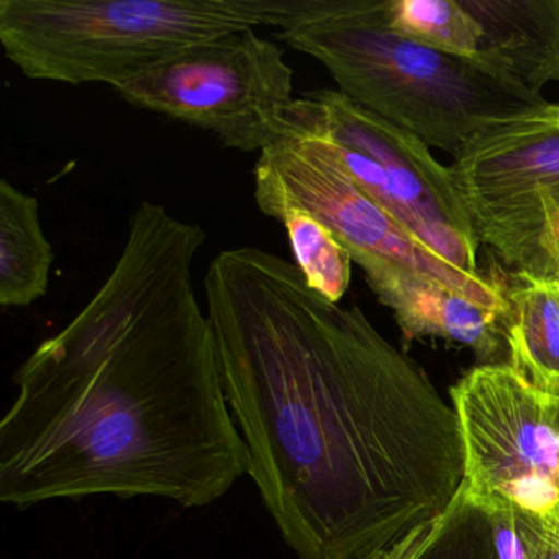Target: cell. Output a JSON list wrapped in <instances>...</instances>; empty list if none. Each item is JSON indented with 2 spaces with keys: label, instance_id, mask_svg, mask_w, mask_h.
Returning <instances> with one entry per match:
<instances>
[{
  "label": "cell",
  "instance_id": "cell-1",
  "mask_svg": "<svg viewBox=\"0 0 559 559\" xmlns=\"http://www.w3.org/2000/svg\"><path fill=\"white\" fill-rule=\"evenodd\" d=\"M205 312L247 473L299 559H369L464 480L453 405L358 307L254 247L224 250Z\"/></svg>",
  "mask_w": 559,
  "mask_h": 559
},
{
  "label": "cell",
  "instance_id": "cell-2",
  "mask_svg": "<svg viewBox=\"0 0 559 559\" xmlns=\"http://www.w3.org/2000/svg\"><path fill=\"white\" fill-rule=\"evenodd\" d=\"M204 228L140 202L83 310L14 376L0 421V500L93 496L207 507L247 473L192 266Z\"/></svg>",
  "mask_w": 559,
  "mask_h": 559
},
{
  "label": "cell",
  "instance_id": "cell-3",
  "mask_svg": "<svg viewBox=\"0 0 559 559\" xmlns=\"http://www.w3.org/2000/svg\"><path fill=\"white\" fill-rule=\"evenodd\" d=\"M276 38L319 61L343 96L453 158L486 130L549 103L484 61L405 37L385 0H317Z\"/></svg>",
  "mask_w": 559,
  "mask_h": 559
},
{
  "label": "cell",
  "instance_id": "cell-4",
  "mask_svg": "<svg viewBox=\"0 0 559 559\" xmlns=\"http://www.w3.org/2000/svg\"><path fill=\"white\" fill-rule=\"evenodd\" d=\"M313 0H0L5 57L31 80L109 84L231 32L289 27Z\"/></svg>",
  "mask_w": 559,
  "mask_h": 559
},
{
  "label": "cell",
  "instance_id": "cell-5",
  "mask_svg": "<svg viewBox=\"0 0 559 559\" xmlns=\"http://www.w3.org/2000/svg\"><path fill=\"white\" fill-rule=\"evenodd\" d=\"M287 127L322 140L355 185L417 243L461 273L483 274L477 267L480 243L450 166L438 162L420 139L338 90L297 97Z\"/></svg>",
  "mask_w": 559,
  "mask_h": 559
},
{
  "label": "cell",
  "instance_id": "cell-6",
  "mask_svg": "<svg viewBox=\"0 0 559 559\" xmlns=\"http://www.w3.org/2000/svg\"><path fill=\"white\" fill-rule=\"evenodd\" d=\"M254 181L273 186L329 227L392 312L421 290L448 286L506 313L502 277L461 273L417 243L355 185L317 136L289 127L286 139L261 153Z\"/></svg>",
  "mask_w": 559,
  "mask_h": 559
},
{
  "label": "cell",
  "instance_id": "cell-7",
  "mask_svg": "<svg viewBox=\"0 0 559 559\" xmlns=\"http://www.w3.org/2000/svg\"><path fill=\"white\" fill-rule=\"evenodd\" d=\"M127 103L214 133L224 146L266 152L286 139L294 71L254 31L194 45L114 87Z\"/></svg>",
  "mask_w": 559,
  "mask_h": 559
},
{
  "label": "cell",
  "instance_id": "cell-8",
  "mask_svg": "<svg viewBox=\"0 0 559 559\" xmlns=\"http://www.w3.org/2000/svg\"><path fill=\"white\" fill-rule=\"evenodd\" d=\"M450 171L480 245L512 271L559 280V103L480 133Z\"/></svg>",
  "mask_w": 559,
  "mask_h": 559
},
{
  "label": "cell",
  "instance_id": "cell-9",
  "mask_svg": "<svg viewBox=\"0 0 559 559\" xmlns=\"http://www.w3.org/2000/svg\"><path fill=\"white\" fill-rule=\"evenodd\" d=\"M467 499L483 510L549 515L559 509L555 399L509 362L479 365L451 388Z\"/></svg>",
  "mask_w": 559,
  "mask_h": 559
},
{
  "label": "cell",
  "instance_id": "cell-10",
  "mask_svg": "<svg viewBox=\"0 0 559 559\" xmlns=\"http://www.w3.org/2000/svg\"><path fill=\"white\" fill-rule=\"evenodd\" d=\"M480 28V60L543 96L559 84V0H461Z\"/></svg>",
  "mask_w": 559,
  "mask_h": 559
},
{
  "label": "cell",
  "instance_id": "cell-11",
  "mask_svg": "<svg viewBox=\"0 0 559 559\" xmlns=\"http://www.w3.org/2000/svg\"><path fill=\"white\" fill-rule=\"evenodd\" d=\"M502 283L507 362L539 391L559 395V281L510 271Z\"/></svg>",
  "mask_w": 559,
  "mask_h": 559
},
{
  "label": "cell",
  "instance_id": "cell-12",
  "mask_svg": "<svg viewBox=\"0 0 559 559\" xmlns=\"http://www.w3.org/2000/svg\"><path fill=\"white\" fill-rule=\"evenodd\" d=\"M53 245L45 235L40 202L9 179L0 181V306L28 307L50 287Z\"/></svg>",
  "mask_w": 559,
  "mask_h": 559
},
{
  "label": "cell",
  "instance_id": "cell-13",
  "mask_svg": "<svg viewBox=\"0 0 559 559\" xmlns=\"http://www.w3.org/2000/svg\"><path fill=\"white\" fill-rule=\"evenodd\" d=\"M261 214L286 228L294 264L307 284L332 302L342 304L352 284V254L316 215L266 182L254 181Z\"/></svg>",
  "mask_w": 559,
  "mask_h": 559
},
{
  "label": "cell",
  "instance_id": "cell-14",
  "mask_svg": "<svg viewBox=\"0 0 559 559\" xmlns=\"http://www.w3.org/2000/svg\"><path fill=\"white\" fill-rule=\"evenodd\" d=\"M369 559H499L492 523L463 486L430 522L395 539Z\"/></svg>",
  "mask_w": 559,
  "mask_h": 559
},
{
  "label": "cell",
  "instance_id": "cell-15",
  "mask_svg": "<svg viewBox=\"0 0 559 559\" xmlns=\"http://www.w3.org/2000/svg\"><path fill=\"white\" fill-rule=\"evenodd\" d=\"M388 17L405 37L454 57L480 60V28L461 0H385Z\"/></svg>",
  "mask_w": 559,
  "mask_h": 559
},
{
  "label": "cell",
  "instance_id": "cell-16",
  "mask_svg": "<svg viewBox=\"0 0 559 559\" xmlns=\"http://www.w3.org/2000/svg\"><path fill=\"white\" fill-rule=\"evenodd\" d=\"M528 559H559V509L536 516L516 512Z\"/></svg>",
  "mask_w": 559,
  "mask_h": 559
},
{
  "label": "cell",
  "instance_id": "cell-17",
  "mask_svg": "<svg viewBox=\"0 0 559 559\" xmlns=\"http://www.w3.org/2000/svg\"><path fill=\"white\" fill-rule=\"evenodd\" d=\"M552 399H555L556 421H558V428H559V395H552Z\"/></svg>",
  "mask_w": 559,
  "mask_h": 559
},
{
  "label": "cell",
  "instance_id": "cell-18",
  "mask_svg": "<svg viewBox=\"0 0 559 559\" xmlns=\"http://www.w3.org/2000/svg\"><path fill=\"white\" fill-rule=\"evenodd\" d=\"M559 281V280H558Z\"/></svg>",
  "mask_w": 559,
  "mask_h": 559
}]
</instances>
